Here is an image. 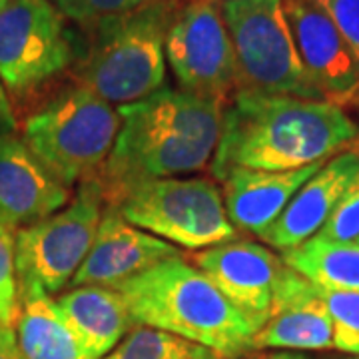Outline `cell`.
<instances>
[{"label": "cell", "mask_w": 359, "mask_h": 359, "mask_svg": "<svg viewBox=\"0 0 359 359\" xmlns=\"http://www.w3.org/2000/svg\"><path fill=\"white\" fill-rule=\"evenodd\" d=\"M358 138L359 124L334 102L236 90L210 168L219 182L236 168L292 172L346 152Z\"/></svg>", "instance_id": "6da1fadb"}, {"label": "cell", "mask_w": 359, "mask_h": 359, "mask_svg": "<svg viewBox=\"0 0 359 359\" xmlns=\"http://www.w3.org/2000/svg\"><path fill=\"white\" fill-rule=\"evenodd\" d=\"M226 104L164 86L140 102L118 106L120 130L96 182L114 208L144 182L204 170L216 152Z\"/></svg>", "instance_id": "7a4b0ae2"}, {"label": "cell", "mask_w": 359, "mask_h": 359, "mask_svg": "<svg viewBox=\"0 0 359 359\" xmlns=\"http://www.w3.org/2000/svg\"><path fill=\"white\" fill-rule=\"evenodd\" d=\"M136 327H152L208 347L222 359L254 351L259 332L194 264L172 257L116 287Z\"/></svg>", "instance_id": "3957f363"}, {"label": "cell", "mask_w": 359, "mask_h": 359, "mask_svg": "<svg viewBox=\"0 0 359 359\" xmlns=\"http://www.w3.org/2000/svg\"><path fill=\"white\" fill-rule=\"evenodd\" d=\"M178 11L174 0H152L90 26L80 86L108 104L140 102L166 86V36Z\"/></svg>", "instance_id": "277c9868"}, {"label": "cell", "mask_w": 359, "mask_h": 359, "mask_svg": "<svg viewBox=\"0 0 359 359\" xmlns=\"http://www.w3.org/2000/svg\"><path fill=\"white\" fill-rule=\"evenodd\" d=\"M120 116L84 86L54 96L25 122L22 140L66 188L96 180L114 148Z\"/></svg>", "instance_id": "5b68a950"}, {"label": "cell", "mask_w": 359, "mask_h": 359, "mask_svg": "<svg viewBox=\"0 0 359 359\" xmlns=\"http://www.w3.org/2000/svg\"><path fill=\"white\" fill-rule=\"evenodd\" d=\"M238 90L323 100L295 50L282 0H224Z\"/></svg>", "instance_id": "8992f818"}, {"label": "cell", "mask_w": 359, "mask_h": 359, "mask_svg": "<svg viewBox=\"0 0 359 359\" xmlns=\"http://www.w3.org/2000/svg\"><path fill=\"white\" fill-rule=\"evenodd\" d=\"M114 208L128 224L176 248L202 252L238 240L222 190L208 178L144 182Z\"/></svg>", "instance_id": "52a82bcc"}, {"label": "cell", "mask_w": 359, "mask_h": 359, "mask_svg": "<svg viewBox=\"0 0 359 359\" xmlns=\"http://www.w3.org/2000/svg\"><path fill=\"white\" fill-rule=\"evenodd\" d=\"M104 205L100 184L86 180L62 210L16 231L18 282H36L50 295L65 290L88 256Z\"/></svg>", "instance_id": "ba28073f"}, {"label": "cell", "mask_w": 359, "mask_h": 359, "mask_svg": "<svg viewBox=\"0 0 359 359\" xmlns=\"http://www.w3.org/2000/svg\"><path fill=\"white\" fill-rule=\"evenodd\" d=\"M72 62L65 16L50 0H6L0 8V82L28 94Z\"/></svg>", "instance_id": "9c48e42d"}, {"label": "cell", "mask_w": 359, "mask_h": 359, "mask_svg": "<svg viewBox=\"0 0 359 359\" xmlns=\"http://www.w3.org/2000/svg\"><path fill=\"white\" fill-rule=\"evenodd\" d=\"M166 62L184 92L226 104L238 90L230 34L218 0H190L176 11L168 28Z\"/></svg>", "instance_id": "30bf717a"}, {"label": "cell", "mask_w": 359, "mask_h": 359, "mask_svg": "<svg viewBox=\"0 0 359 359\" xmlns=\"http://www.w3.org/2000/svg\"><path fill=\"white\" fill-rule=\"evenodd\" d=\"M295 50L323 100L341 108L359 104V70L346 40L318 0H282Z\"/></svg>", "instance_id": "8fae6325"}, {"label": "cell", "mask_w": 359, "mask_h": 359, "mask_svg": "<svg viewBox=\"0 0 359 359\" xmlns=\"http://www.w3.org/2000/svg\"><path fill=\"white\" fill-rule=\"evenodd\" d=\"M192 264L218 287L233 308L262 330L273 306L285 264L269 248L250 240H231L202 250Z\"/></svg>", "instance_id": "7c38bea8"}, {"label": "cell", "mask_w": 359, "mask_h": 359, "mask_svg": "<svg viewBox=\"0 0 359 359\" xmlns=\"http://www.w3.org/2000/svg\"><path fill=\"white\" fill-rule=\"evenodd\" d=\"M182 257L176 245L128 224L116 208L106 205L88 256L78 268L70 287L102 285L116 290L146 269Z\"/></svg>", "instance_id": "4fadbf2b"}, {"label": "cell", "mask_w": 359, "mask_h": 359, "mask_svg": "<svg viewBox=\"0 0 359 359\" xmlns=\"http://www.w3.org/2000/svg\"><path fill=\"white\" fill-rule=\"evenodd\" d=\"M70 188L42 166L26 142L0 136V222L8 228L32 226L62 210Z\"/></svg>", "instance_id": "5bb4252c"}, {"label": "cell", "mask_w": 359, "mask_h": 359, "mask_svg": "<svg viewBox=\"0 0 359 359\" xmlns=\"http://www.w3.org/2000/svg\"><path fill=\"white\" fill-rule=\"evenodd\" d=\"M256 349H334V325L316 285L287 266L278 283L268 321L254 335V351Z\"/></svg>", "instance_id": "9a60e30c"}, {"label": "cell", "mask_w": 359, "mask_h": 359, "mask_svg": "<svg viewBox=\"0 0 359 359\" xmlns=\"http://www.w3.org/2000/svg\"><path fill=\"white\" fill-rule=\"evenodd\" d=\"M358 174V150H346L334 156L295 192L280 218L259 240L273 250H280L282 254L306 244L313 236H318L327 219L332 218Z\"/></svg>", "instance_id": "2e32d148"}, {"label": "cell", "mask_w": 359, "mask_h": 359, "mask_svg": "<svg viewBox=\"0 0 359 359\" xmlns=\"http://www.w3.org/2000/svg\"><path fill=\"white\" fill-rule=\"evenodd\" d=\"M325 162H318L292 172H262L248 168L231 170L222 180V196L233 228L262 238L280 218L295 192Z\"/></svg>", "instance_id": "e0dca14e"}, {"label": "cell", "mask_w": 359, "mask_h": 359, "mask_svg": "<svg viewBox=\"0 0 359 359\" xmlns=\"http://www.w3.org/2000/svg\"><path fill=\"white\" fill-rule=\"evenodd\" d=\"M88 359H102L134 330L124 297L102 285L70 287L56 299Z\"/></svg>", "instance_id": "ac0fdd59"}, {"label": "cell", "mask_w": 359, "mask_h": 359, "mask_svg": "<svg viewBox=\"0 0 359 359\" xmlns=\"http://www.w3.org/2000/svg\"><path fill=\"white\" fill-rule=\"evenodd\" d=\"M16 341L25 359H88L56 299L36 282H18Z\"/></svg>", "instance_id": "d6986e66"}, {"label": "cell", "mask_w": 359, "mask_h": 359, "mask_svg": "<svg viewBox=\"0 0 359 359\" xmlns=\"http://www.w3.org/2000/svg\"><path fill=\"white\" fill-rule=\"evenodd\" d=\"M282 259L318 287L359 294L358 244H337L313 236L306 244L282 254Z\"/></svg>", "instance_id": "ffe728a7"}, {"label": "cell", "mask_w": 359, "mask_h": 359, "mask_svg": "<svg viewBox=\"0 0 359 359\" xmlns=\"http://www.w3.org/2000/svg\"><path fill=\"white\" fill-rule=\"evenodd\" d=\"M102 359H222L208 347L186 341L182 337L152 330L134 327Z\"/></svg>", "instance_id": "44dd1931"}, {"label": "cell", "mask_w": 359, "mask_h": 359, "mask_svg": "<svg viewBox=\"0 0 359 359\" xmlns=\"http://www.w3.org/2000/svg\"><path fill=\"white\" fill-rule=\"evenodd\" d=\"M334 325V349L359 355V294L323 290L316 285Z\"/></svg>", "instance_id": "7402d4cb"}, {"label": "cell", "mask_w": 359, "mask_h": 359, "mask_svg": "<svg viewBox=\"0 0 359 359\" xmlns=\"http://www.w3.org/2000/svg\"><path fill=\"white\" fill-rule=\"evenodd\" d=\"M18 309L20 304L14 259V230L0 222V323L14 327Z\"/></svg>", "instance_id": "603a6c76"}, {"label": "cell", "mask_w": 359, "mask_h": 359, "mask_svg": "<svg viewBox=\"0 0 359 359\" xmlns=\"http://www.w3.org/2000/svg\"><path fill=\"white\" fill-rule=\"evenodd\" d=\"M152 0H54V6L65 18L90 28L104 18L130 13Z\"/></svg>", "instance_id": "cb8c5ba5"}, {"label": "cell", "mask_w": 359, "mask_h": 359, "mask_svg": "<svg viewBox=\"0 0 359 359\" xmlns=\"http://www.w3.org/2000/svg\"><path fill=\"white\" fill-rule=\"evenodd\" d=\"M323 240L337 244H355L359 238V174L349 184L332 218L318 233Z\"/></svg>", "instance_id": "d4e9b609"}, {"label": "cell", "mask_w": 359, "mask_h": 359, "mask_svg": "<svg viewBox=\"0 0 359 359\" xmlns=\"http://www.w3.org/2000/svg\"><path fill=\"white\" fill-rule=\"evenodd\" d=\"M318 4L346 40L359 70V0H318Z\"/></svg>", "instance_id": "484cf974"}, {"label": "cell", "mask_w": 359, "mask_h": 359, "mask_svg": "<svg viewBox=\"0 0 359 359\" xmlns=\"http://www.w3.org/2000/svg\"><path fill=\"white\" fill-rule=\"evenodd\" d=\"M18 128L16 116H14L13 104L8 98V92L4 88V84L0 82V136L14 134V130Z\"/></svg>", "instance_id": "4316f807"}, {"label": "cell", "mask_w": 359, "mask_h": 359, "mask_svg": "<svg viewBox=\"0 0 359 359\" xmlns=\"http://www.w3.org/2000/svg\"><path fill=\"white\" fill-rule=\"evenodd\" d=\"M0 359H25L16 341L14 327L0 323Z\"/></svg>", "instance_id": "83f0119b"}, {"label": "cell", "mask_w": 359, "mask_h": 359, "mask_svg": "<svg viewBox=\"0 0 359 359\" xmlns=\"http://www.w3.org/2000/svg\"><path fill=\"white\" fill-rule=\"evenodd\" d=\"M245 359H311L306 353H299V351H269V353H257L252 358Z\"/></svg>", "instance_id": "f1b7e54d"}, {"label": "cell", "mask_w": 359, "mask_h": 359, "mask_svg": "<svg viewBox=\"0 0 359 359\" xmlns=\"http://www.w3.org/2000/svg\"><path fill=\"white\" fill-rule=\"evenodd\" d=\"M4 4H6V0H0V8H2Z\"/></svg>", "instance_id": "f546056e"}, {"label": "cell", "mask_w": 359, "mask_h": 359, "mask_svg": "<svg viewBox=\"0 0 359 359\" xmlns=\"http://www.w3.org/2000/svg\"><path fill=\"white\" fill-rule=\"evenodd\" d=\"M349 359H359V355H355V358H349Z\"/></svg>", "instance_id": "4dcf8cb0"}, {"label": "cell", "mask_w": 359, "mask_h": 359, "mask_svg": "<svg viewBox=\"0 0 359 359\" xmlns=\"http://www.w3.org/2000/svg\"><path fill=\"white\" fill-rule=\"evenodd\" d=\"M355 244H358V245H359V238H358V242H355Z\"/></svg>", "instance_id": "1f68e13d"}, {"label": "cell", "mask_w": 359, "mask_h": 359, "mask_svg": "<svg viewBox=\"0 0 359 359\" xmlns=\"http://www.w3.org/2000/svg\"><path fill=\"white\" fill-rule=\"evenodd\" d=\"M218 2H224V0H218Z\"/></svg>", "instance_id": "d6a6232c"}]
</instances>
